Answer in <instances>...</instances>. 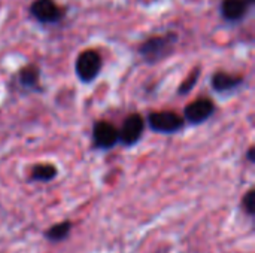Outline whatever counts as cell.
<instances>
[{"mask_svg": "<svg viewBox=\"0 0 255 253\" xmlns=\"http://www.w3.org/2000/svg\"><path fill=\"white\" fill-rule=\"evenodd\" d=\"M247 1H248V3H253V1H254V0H247Z\"/></svg>", "mask_w": 255, "mask_h": 253, "instance_id": "2e32d148", "label": "cell"}, {"mask_svg": "<svg viewBox=\"0 0 255 253\" xmlns=\"http://www.w3.org/2000/svg\"><path fill=\"white\" fill-rule=\"evenodd\" d=\"M57 174V169L51 164H39L36 167H33L31 171V179L34 180H40V182H48L51 179H54Z\"/></svg>", "mask_w": 255, "mask_h": 253, "instance_id": "30bf717a", "label": "cell"}, {"mask_svg": "<svg viewBox=\"0 0 255 253\" xmlns=\"http://www.w3.org/2000/svg\"><path fill=\"white\" fill-rule=\"evenodd\" d=\"M102 67L100 55L96 51H84L76 60V75L82 82H91L97 78Z\"/></svg>", "mask_w": 255, "mask_h": 253, "instance_id": "7a4b0ae2", "label": "cell"}, {"mask_svg": "<svg viewBox=\"0 0 255 253\" xmlns=\"http://www.w3.org/2000/svg\"><path fill=\"white\" fill-rule=\"evenodd\" d=\"M244 207H245L247 213H250V215H254V210H255V191L254 189L248 191V194L244 197Z\"/></svg>", "mask_w": 255, "mask_h": 253, "instance_id": "5bb4252c", "label": "cell"}, {"mask_svg": "<svg viewBox=\"0 0 255 253\" xmlns=\"http://www.w3.org/2000/svg\"><path fill=\"white\" fill-rule=\"evenodd\" d=\"M93 139H94V143L97 148L109 149L118 142V131L112 124L105 122V121H99L94 125Z\"/></svg>", "mask_w": 255, "mask_h": 253, "instance_id": "52a82bcc", "label": "cell"}, {"mask_svg": "<svg viewBox=\"0 0 255 253\" xmlns=\"http://www.w3.org/2000/svg\"><path fill=\"white\" fill-rule=\"evenodd\" d=\"M254 155H255V149L254 148H250V151H248V160L251 161V163H254Z\"/></svg>", "mask_w": 255, "mask_h": 253, "instance_id": "9a60e30c", "label": "cell"}, {"mask_svg": "<svg viewBox=\"0 0 255 253\" xmlns=\"http://www.w3.org/2000/svg\"><path fill=\"white\" fill-rule=\"evenodd\" d=\"M247 0H224L221 4L223 16L229 21H238L245 16L247 13Z\"/></svg>", "mask_w": 255, "mask_h": 253, "instance_id": "ba28073f", "label": "cell"}, {"mask_svg": "<svg viewBox=\"0 0 255 253\" xmlns=\"http://www.w3.org/2000/svg\"><path fill=\"white\" fill-rule=\"evenodd\" d=\"M176 40L175 34H167V36H158V37H152L148 39L139 49V52L143 55V58L149 63H155L158 60H161L163 57H166L172 48L173 43Z\"/></svg>", "mask_w": 255, "mask_h": 253, "instance_id": "6da1fadb", "label": "cell"}, {"mask_svg": "<svg viewBox=\"0 0 255 253\" xmlns=\"http://www.w3.org/2000/svg\"><path fill=\"white\" fill-rule=\"evenodd\" d=\"M148 124L158 133H175L184 127V118L175 112H154L148 116Z\"/></svg>", "mask_w": 255, "mask_h": 253, "instance_id": "3957f363", "label": "cell"}, {"mask_svg": "<svg viewBox=\"0 0 255 253\" xmlns=\"http://www.w3.org/2000/svg\"><path fill=\"white\" fill-rule=\"evenodd\" d=\"M70 228H72V225L69 222H61V224L54 225L52 228H49L46 231V237L49 240H52V242H60V240H63V239L67 237Z\"/></svg>", "mask_w": 255, "mask_h": 253, "instance_id": "8fae6325", "label": "cell"}, {"mask_svg": "<svg viewBox=\"0 0 255 253\" xmlns=\"http://www.w3.org/2000/svg\"><path fill=\"white\" fill-rule=\"evenodd\" d=\"M242 82H244V79L241 76H233V75H229L224 72H218L212 78V85H214L215 91H218V92L232 91V89L238 88Z\"/></svg>", "mask_w": 255, "mask_h": 253, "instance_id": "9c48e42d", "label": "cell"}, {"mask_svg": "<svg viewBox=\"0 0 255 253\" xmlns=\"http://www.w3.org/2000/svg\"><path fill=\"white\" fill-rule=\"evenodd\" d=\"M19 81L24 86H34L39 81V70L33 66H28L21 70Z\"/></svg>", "mask_w": 255, "mask_h": 253, "instance_id": "7c38bea8", "label": "cell"}, {"mask_svg": "<svg viewBox=\"0 0 255 253\" xmlns=\"http://www.w3.org/2000/svg\"><path fill=\"white\" fill-rule=\"evenodd\" d=\"M197 79H199V70L193 72V73H191V76H190L187 81H184V82H182V85L179 86V94H185V92L191 91V88L196 85Z\"/></svg>", "mask_w": 255, "mask_h": 253, "instance_id": "4fadbf2b", "label": "cell"}, {"mask_svg": "<svg viewBox=\"0 0 255 253\" xmlns=\"http://www.w3.org/2000/svg\"><path fill=\"white\" fill-rule=\"evenodd\" d=\"M215 110V106L211 100L208 98H200L193 101L191 104L187 106L185 109V119L191 124H202L208 118L212 116Z\"/></svg>", "mask_w": 255, "mask_h": 253, "instance_id": "8992f818", "label": "cell"}, {"mask_svg": "<svg viewBox=\"0 0 255 253\" xmlns=\"http://www.w3.org/2000/svg\"><path fill=\"white\" fill-rule=\"evenodd\" d=\"M30 13L43 24L57 22L63 15L54 0H34L30 6Z\"/></svg>", "mask_w": 255, "mask_h": 253, "instance_id": "5b68a950", "label": "cell"}, {"mask_svg": "<svg viewBox=\"0 0 255 253\" xmlns=\"http://www.w3.org/2000/svg\"><path fill=\"white\" fill-rule=\"evenodd\" d=\"M143 128H145L143 118L137 113H133L126 118L121 130L118 131V140H121L126 146H131L140 139Z\"/></svg>", "mask_w": 255, "mask_h": 253, "instance_id": "277c9868", "label": "cell"}]
</instances>
